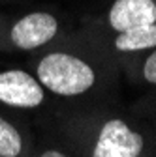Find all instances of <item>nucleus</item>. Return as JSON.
Wrapping results in <instances>:
<instances>
[{
    "label": "nucleus",
    "mask_w": 156,
    "mask_h": 157,
    "mask_svg": "<svg viewBox=\"0 0 156 157\" xmlns=\"http://www.w3.org/2000/svg\"><path fill=\"white\" fill-rule=\"evenodd\" d=\"M40 82L58 95H79L87 92L94 81L92 67L66 52H51L38 66Z\"/></svg>",
    "instance_id": "nucleus-1"
},
{
    "label": "nucleus",
    "mask_w": 156,
    "mask_h": 157,
    "mask_svg": "<svg viewBox=\"0 0 156 157\" xmlns=\"http://www.w3.org/2000/svg\"><path fill=\"white\" fill-rule=\"evenodd\" d=\"M143 150V136L133 133L122 120H109L104 124L92 157H139Z\"/></svg>",
    "instance_id": "nucleus-2"
},
{
    "label": "nucleus",
    "mask_w": 156,
    "mask_h": 157,
    "mask_svg": "<svg viewBox=\"0 0 156 157\" xmlns=\"http://www.w3.org/2000/svg\"><path fill=\"white\" fill-rule=\"evenodd\" d=\"M0 101L19 109H34L43 101V92L28 73L10 69L0 73Z\"/></svg>",
    "instance_id": "nucleus-3"
},
{
    "label": "nucleus",
    "mask_w": 156,
    "mask_h": 157,
    "mask_svg": "<svg viewBox=\"0 0 156 157\" xmlns=\"http://www.w3.org/2000/svg\"><path fill=\"white\" fill-rule=\"evenodd\" d=\"M58 30L56 19L49 13L36 11L25 15L21 21H17L11 28V41L19 49H36L55 37Z\"/></svg>",
    "instance_id": "nucleus-4"
},
{
    "label": "nucleus",
    "mask_w": 156,
    "mask_h": 157,
    "mask_svg": "<svg viewBox=\"0 0 156 157\" xmlns=\"http://www.w3.org/2000/svg\"><path fill=\"white\" fill-rule=\"evenodd\" d=\"M109 23L117 32L156 23V2L152 0H115Z\"/></svg>",
    "instance_id": "nucleus-5"
},
{
    "label": "nucleus",
    "mask_w": 156,
    "mask_h": 157,
    "mask_svg": "<svg viewBox=\"0 0 156 157\" xmlns=\"http://www.w3.org/2000/svg\"><path fill=\"white\" fill-rule=\"evenodd\" d=\"M115 47L119 51H143L156 47V23L121 32L115 39Z\"/></svg>",
    "instance_id": "nucleus-6"
},
{
    "label": "nucleus",
    "mask_w": 156,
    "mask_h": 157,
    "mask_svg": "<svg viewBox=\"0 0 156 157\" xmlns=\"http://www.w3.org/2000/svg\"><path fill=\"white\" fill-rule=\"evenodd\" d=\"M21 136L17 129L0 118V157H17L21 151Z\"/></svg>",
    "instance_id": "nucleus-7"
},
{
    "label": "nucleus",
    "mask_w": 156,
    "mask_h": 157,
    "mask_svg": "<svg viewBox=\"0 0 156 157\" xmlns=\"http://www.w3.org/2000/svg\"><path fill=\"white\" fill-rule=\"evenodd\" d=\"M143 75L149 82L156 84V51L147 58V62H145V67H143Z\"/></svg>",
    "instance_id": "nucleus-8"
},
{
    "label": "nucleus",
    "mask_w": 156,
    "mask_h": 157,
    "mask_svg": "<svg viewBox=\"0 0 156 157\" xmlns=\"http://www.w3.org/2000/svg\"><path fill=\"white\" fill-rule=\"evenodd\" d=\"M42 157H66V155H62L60 151H55V150H49V151H45Z\"/></svg>",
    "instance_id": "nucleus-9"
}]
</instances>
